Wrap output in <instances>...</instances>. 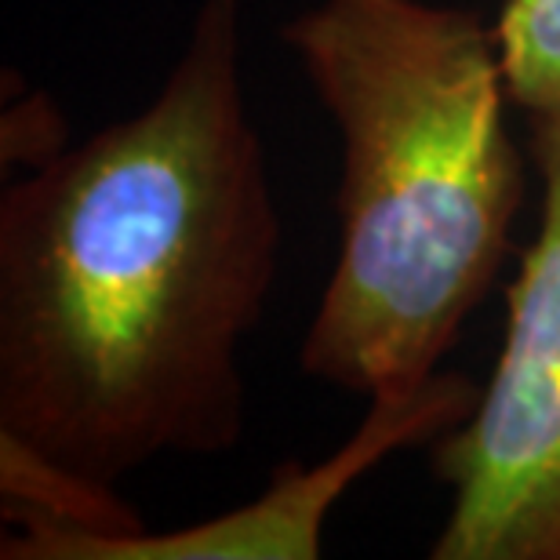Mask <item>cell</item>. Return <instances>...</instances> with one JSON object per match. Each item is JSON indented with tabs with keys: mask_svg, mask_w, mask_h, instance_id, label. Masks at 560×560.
I'll return each instance as SVG.
<instances>
[{
	"mask_svg": "<svg viewBox=\"0 0 560 560\" xmlns=\"http://www.w3.org/2000/svg\"><path fill=\"white\" fill-rule=\"evenodd\" d=\"M70 120L51 92L15 84V103L4 98L0 109V164L4 172H40L70 150Z\"/></svg>",
	"mask_w": 560,
	"mask_h": 560,
	"instance_id": "cell-6",
	"label": "cell"
},
{
	"mask_svg": "<svg viewBox=\"0 0 560 560\" xmlns=\"http://www.w3.org/2000/svg\"><path fill=\"white\" fill-rule=\"evenodd\" d=\"M477 397L480 386L463 372H433L419 386L375 394L361 425L331 455L313 466L295 458L273 466L270 485L244 506L186 528L88 542L70 560H317L324 524L346 491L389 455L452 433Z\"/></svg>",
	"mask_w": 560,
	"mask_h": 560,
	"instance_id": "cell-4",
	"label": "cell"
},
{
	"mask_svg": "<svg viewBox=\"0 0 560 560\" xmlns=\"http://www.w3.org/2000/svg\"><path fill=\"white\" fill-rule=\"evenodd\" d=\"M539 233L506 295V335L474 411L433 444L452 491L433 560H560V114L532 117Z\"/></svg>",
	"mask_w": 560,
	"mask_h": 560,
	"instance_id": "cell-3",
	"label": "cell"
},
{
	"mask_svg": "<svg viewBox=\"0 0 560 560\" xmlns=\"http://www.w3.org/2000/svg\"><path fill=\"white\" fill-rule=\"evenodd\" d=\"M513 103L560 114V0H506L495 19Z\"/></svg>",
	"mask_w": 560,
	"mask_h": 560,
	"instance_id": "cell-5",
	"label": "cell"
},
{
	"mask_svg": "<svg viewBox=\"0 0 560 560\" xmlns=\"http://www.w3.org/2000/svg\"><path fill=\"white\" fill-rule=\"evenodd\" d=\"M200 0L161 92L0 197V433L117 485L244 436L241 346L284 248L241 77Z\"/></svg>",
	"mask_w": 560,
	"mask_h": 560,
	"instance_id": "cell-1",
	"label": "cell"
},
{
	"mask_svg": "<svg viewBox=\"0 0 560 560\" xmlns=\"http://www.w3.org/2000/svg\"><path fill=\"white\" fill-rule=\"evenodd\" d=\"M339 131V255L299 372L357 397L441 372L506 262L524 156L495 26L433 0H317L280 26Z\"/></svg>",
	"mask_w": 560,
	"mask_h": 560,
	"instance_id": "cell-2",
	"label": "cell"
}]
</instances>
